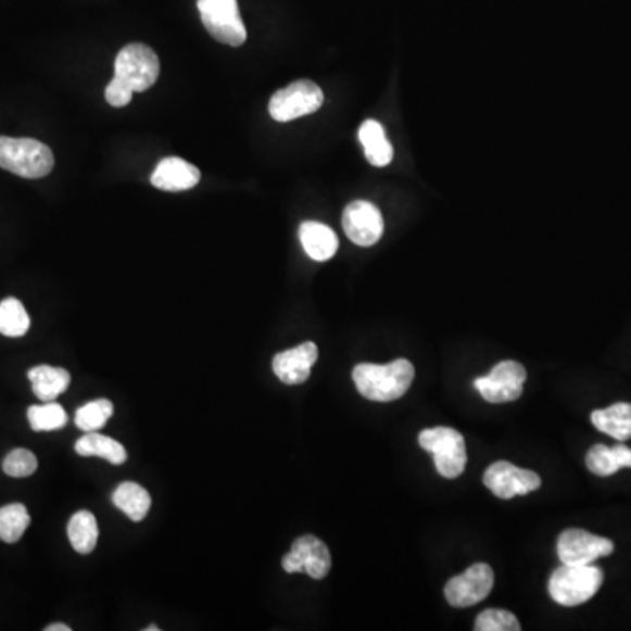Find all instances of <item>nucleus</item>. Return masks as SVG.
Returning <instances> with one entry per match:
<instances>
[{
	"instance_id": "obj_22",
	"label": "nucleus",
	"mask_w": 631,
	"mask_h": 631,
	"mask_svg": "<svg viewBox=\"0 0 631 631\" xmlns=\"http://www.w3.org/2000/svg\"><path fill=\"white\" fill-rule=\"evenodd\" d=\"M113 504L132 521L139 522L150 513L151 496L137 482H122L114 490Z\"/></svg>"
},
{
	"instance_id": "obj_31",
	"label": "nucleus",
	"mask_w": 631,
	"mask_h": 631,
	"mask_svg": "<svg viewBox=\"0 0 631 631\" xmlns=\"http://www.w3.org/2000/svg\"><path fill=\"white\" fill-rule=\"evenodd\" d=\"M46 631H71V627L68 624H64V622H55V624H50V627L45 628Z\"/></svg>"
},
{
	"instance_id": "obj_28",
	"label": "nucleus",
	"mask_w": 631,
	"mask_h": 631,
	"mask_svg": "<svg viewBox=\"0 0 631 631\" xmlns=\"http://www.w3.org/2000/svg\"><path fill=\"white\" fill-rule=\"evenodd\" d=\"M474 628L477 631H519L521 624L509 610L488 609L477 616Z\"/></svg>"
},
{
	"instance_id": "obj_20",
	"label": "nucleus",
	"mask_w": 631,
	"mask_h": 631,
	"mask_svg": "<svg viewBox=\"0 0 631 631\" xmlns=\"http://www.w3.org/2000/svg\"><path fill=\"white\" fill-rule=\"evenodd\" d=\"M591 422L600 432L607 433L616 441L624 442L631 439V404L618 402L607 409L593 411Z\"/></svg>"
},
{
	"instance_id": "obj_11",
	"label": "nucleus",
	"mask_w": 631,
	"mask_h": 631,
	"mask_svg": "<svg viewBox=\"0 0 631 631\" xmlns=\"http://www.w3.org/2000/svg\"><path fill=\"white\" fill-rule=\"evenodd\" d=\"M484 484L499 499L510 500L533 493L541 488L542 481L533 470L516 467L509 462H496L484 474Z\"/></svg>"
},
{
	"instance_id": "obj_19",
	"label": "nucleus",
	"mask_w": 631,
	"mask_h": 631,
	"mask_svg": "<svg viewBox=\"0 0 631 631\" xmlns=\"http://www.w3.org/2000/svg\"><path fill=\"white\" fill-rule=\"evenodd\" d=\"M359 142L364 146L368 164L374 167H387L393 160V146L388 141L387 132L381 123L376 119H367L359 127Z\"/></svg>"
},
{
	"instance_id": "obj_7",
	"label": "nucleus",
	"mask_w": 631,
	"mask_h": 631,
	"mask_svg": "<svg viewBox=\"0 0 631 631\" xmlns=\"http://www.w3.org/2000/svg\"><path fill=\"white\" fill-rule=\"evenodd\" d=\"M160 74V60L150 46L141 42L127 45L114 62V76L127 83L134 93L146 91L155 85Z\"/></svg>"
},
{
	"instance_id": "obj_3",
	"label": "nucleus",
	"mask_w": 631,
	"mask_h": 631,
	"mask_svg": "<svg viewBox=\"0 0 631 631\" xmlns=\"http://www.w3.org/2000/svg\"><path fill=\"white\" fill-rule=\"evenodd\" d=\"M604 572L595 565H561L550 579V595L556 604L577 607L598 593Z\"/></svg>"
},
{
	"instance_id": "obj_4",
	"label": "nucleus",
	"mask_w": 631,
	"mask_h": 631,
	"mask_svg": "<svg viewBox=\"0 0 631 631\" xmlns=\"http://www.w3.org/2000/svg\"><path fill=\"white\" fill-rule=\"evenodd\" d=\"M422 450L433 454L437 470L445 479H456L467 467V447L458 430L436 427L422 430L418 437Z\"/></svg>"
},
{
	"instance_id": "obj_29",
	"label": "nucleus",
	"mask_w": 631,
	"mask_h": 631,
	"mask_svg": "<svg viewBox=\"0 0 631 631\" xmlns=\"http://www.w3.org/2000/svg\"><path fill=\"white\" fill-rule=\"evenodd\" d=\"M4 472L10 477H16V479H22V477L33 476L37 470V458L33 451L28 450H14L11 451L8 456H5L4 464H2Z\"/></svg>"
},
{
	"instance_id": "obj_2",
	"label": "nucleus",
	"mask_w": 631,
	"mask_h": 631,
	"mask_svg": "<svg viewBox=\"0 0 631 631\" xmlns=\"http://www.w3.org/2000/svg\"><path fill=\"white\" fill-rule=\"evenodd\" d=\"M0 167L27 179L45 178L55 167V156L36 139L0 137Z\"/></svg>"
},
{
	"instance_id": "obj_23",
	"label": "nucleus",
	"mask_w": 631,
	"mask_h": 631,
	"mask_svg": "<svg viewBox=\"0 0 631 631\" xmlns=\"http://www.w3.org/2000/svg\"><path fill=\"white\" fill-rule=\"evenodd\" d=\"M67 537L74 551L79 554H90L99 542V525L90 510H78L68 519Z\"/></svg>"
},
{
	"instance_id": "obj_13",
	"label": "nucleus",
	"mask_w": 631,
	"mask_h": 631,
	"mask_svg": "<svg viewBox=\"0 0 631 631\" xmlns=\"http://www.w3.org/2000/svg\"><path fill=\"white\" fill-rule=\"evenodd\" d=\"M342 227L350 241L362 248L376 244L384 232L381 211L367 200H355L345 205Z\"/></svg>"
},
{
	"instance_id": "obj_32",
	"label": "nucleus",
	"mask_w": 631,
	"mask_h": 631,
	"mask_svg": "<svg viewBox=\"0 0 631 631\" xmlns=\"http://www.w3.org/2000/svg\"><path fill=\"white\" fill-rule=\"evenodd\" d=\"M159 630H160V628L155 627V624H153V627L144 628V631H159Z\"/></svg>"
},
{
	"instance_id": "obj_24",
	"label": "nucleus",
	"mask_w": 631,
	"mask_h": 631,
	"mask_svg": "<svg viewBox=\"0 0 631 631\" xmlns=\"http://www.w3.org/2000/svg\"><path fill=\"white\" fill-rule=\"evenodd\" d=\"M30 527V514L23 504H10L0 509V541L14 544Z\"/></svg>"
},
{
	"instance_id": "obj_26",
	"label": "nucleus",
	"mask_w": 631,
	"mask_h": 631,
	"mask_svg": "<svg viewBox=\"0 0 631 631\" xmlns=\"http://www.w3.org/2000/svg\"><path fill=\"white\" fill-rule=\"evenodd\" d=\"M27 418L34 432H53L67 425V413L56 402H45L28 407Z\"/></svg>"
},
{
	"instance_id": "obj_30",
	"label": "nucleus",
	"mask_w": 631,
	"mask_h": 631,
	"mask_svg": "<svg viewBox=\"0 0 631 631\" xmlns=\"http://www.w3.org/2000/svg\"><path fill=\"white\" fill-rule=\"evenodd\" d=\"M134 90L128 87L127 83L114 76L113 81L105 88V100L110 102L113 108H125L130 104L132 100Z\"/></svg>"
},
{
	"instance_id": "obj_12",
	"label": "nucleus",
	"mask_w": 631,
	"mask_h": 631,
	"mask_svg": "<svg viewBox=\"0 0 631 631\" xmlns=\"http://www.w3.org/2000/svg\"><path fill=\"white\" fill-rule=\"evenodd\" d=\"M613 551V541L581 528H568L558 539V556L564 565H591Z\"/></svg>"
},
{
	"instance_id": "obj_8",
	"label": "nucleus",
	"mask_w": 631,
	"mask_h": 631,
	"mask_svg": "<svg viewBox=\"0 0 631 631\" xmlns=\"http://www.w3.org/2000/svg\"><path fill=\"white\" fill-rule=\"evenodd\" d=\"M525 381H527V368L519 362L505 359L495 365L488 376L477 377L474 387L490 404H505L522 395Z\"/></svg>"
},
{
	"instance_id": "obj_10",
	"label": "nucleus",
	"mask_w": 631,
	"mask_h": 631,
	"mask_svg": "<svg viewBox=\"0 0 631 631\" xmlns=\"http://www.w3.org/2000/svg\"><path fill=\"white\" fill-rule=\"evenodd\" d=\"M282 568L288 573L305 572L313 579H323L332 568V556L325 542L314 535H302L293 541L290 553L282 558Z\"/></svg>"
},
{
	"instance_id": "obj_16",
	"label": "nucleus",
	"mask_w": 631,
	"mask_h": 631,
	"mask_svg": "<svg viewBox=\"0 0 631 631\" xmlns=\"http://www.w3.org/2000/svg\"><path fill=\"white\" fill-rule=\"evenodd\" d=\"M300 242L305 253L314 262H328L339 250V239L332 228L318 222H304L300 225Z\"/></svg>"
},
{
	"instance_id": "obj_27",
	"label": "nucleus",
	"mask_w": 631,
	"mask_h": 631,
	"mask_svg": "<svg viewBox=\"0 0 631 631\" xmlns=\"http://www.w3.org/2000/svg\"><path fill=\"white\" fill-rule=\"evenodd\" d=\"M113 413L114 405L111 404V400H91L76 411L74 422L83 432H99L100 428L113 418Z\"/></svg>"
},
{
	"instance_id": "obj_18",
	"label": "nucleus",
	"mask_w": 631,
	"mask_h": 631,
	"mask_svg": "<svg viewBox=\"0 0 631 631\" xmlns=\"http://www.w3.org/2000/svg\"><path fill=\"white\" fill-rule=\"evenodd\" d=\"M586 465L590 472L600 477H609L621 470L631 468V450L619 442L614 447L604 444H596L588 451Z\"/></svg>"
},
{
	"instance_id": "obj_21",
	"label": "nucleus",
	"mask_w": 631,
	"mask_h": 631,
	"mask_svg": "<svg viewBox=\"0 0 631 631\" xmlns=\"http://www.w3.org/2000/svg\"><path fill=\"white\" fill-rule=\"evenodd\" d=\"M74 450L85 458H102L113 465H123L128 458L127 450L118 441L99 432H88L81 437Z\"/></svg>"
},
{
	"instance_id": "obj_1",
	"label": "nucleus",
	"mask_w": 631,
	"mask_h": 631,
	"mask_svg": "<svg viewBox=\"0 0 631 631\" xmlns=\"http://www.w3.org/2000/svg\"><path fill=\"white\" fill-rule=\"evenodd\" d=\"M353 381L359 395L373 402H393L404 396L414 381L409 359L399 358L388 365L359 364L353 368Z\"/></svg>"
},
{
	"instance_id": "obj_6",
	"label": "nucleus",
	"mask_w": 631,
	"mask_h": 631,
	"mask_svg": "<svg viewBox=\"0 0 631 631\" xmlns=\"http://www.w3.org/2000/svg\"><path fill=\"white\" fill-rule=\"evenodd\" d=\"M323 100L325 96L316 83L300 79L274 93L268 102V113L276 122L287 123L321 110Z\"/></svg>"
},
{
	"instance_id": "obj_9",
	"label": "nucleus",
	"mask_w": 631,
	"mask_h": 631,
	"mask_svg": "<svg viewBox=\"0 0 631 631\" xmlns=\"http://www.w3.org/2000/svg\"><path fill=\"white\" fill-rule=\"evenodd\" d=\"M495 584L493 568L487 564H476L467 572L453 577L445 584V600L456 609H465L479 604L490 595Z\"/></svg>"
},
{
	"instance_id": "obj_17",
	"label": "nucleus",
	"mask_w": 631,
	"mask_h": 631,
	"mask_svg": "<svg viewBox=\"0 0 631 631\" xmlns=\"http://www.w3.org/2000/svg\"><path fill=\"white\" fill-rule=\"evenodd\" d=\"M28 381L33 384L34 395L42 402H55L71 384V374L65 368L51 365H37L28 370Z\"/></svg>"
},
{
	"instance_id": "obj_14",
	"label": "nucleus",
	"mask_w": 631,
	"mask_h": 631,
	"mask_svg": "<svg viewBox=\"0 0 631 631\" xmlns=\"http://www.w3.org/2000/svg\"><path fill=\"white\" fill-rule=\"evenodd\" d=\"M318 345L314 342L291 348V350L277 353L273 359V370L279 381L290 387L302 384L311 377V368L318 359Z\"/></svg>"
},
{
	"instance_id": "obj_25",
	"label": "nucleus",
	"mask_w": 631,
	"mask_h": 631,
	"mask_svg": "<svg viewBox=\"0 0 631 631\" xmlns=\"http://www.w3.org/2000/svg\"><path fill=\"white\" fill-rule=\"evenodd\" d=\"M30 328V316L18 299L0 302V333L5 337H23Z\"/></svg>"
},
{
	"instance_id": "obj_5",
	"label": "nucleus",
	"mask_w": 631,
	"mask_h": 631,
	"mask_svg": "<svg viewBox=\"0 0 631 631\" xmlns=\"http://www.w3.org/2000/svg\"><path fill=\"white\" fill-rule=\"evenodd\" d=\"M200 18L205 30L223 45L242 46L248 39L237 0H199Z\"/></svg>"
},
{
	"instance_id": "obj_15",
	"label": "nucleus",
	"mask_w": 631,
	"mask_h": 631,
	"mask_svg": "<svg viewBox=\"0 0 631 631\" xmlns=\"http://www.w3.org/2000/svg\"><path fill=\"white\" fill-rule=\"evenodd\" d=\"M200 181V171L195 165L178 156H168L156 165L151 176L153 187L164 191H187L197 187Z\"/></svg>"
}]
</instances>
